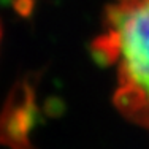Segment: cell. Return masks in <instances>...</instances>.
Returning <instances> with one entry per match:
<instances>
[{
  "label": "cell",
  "instance_id": "6da1fadb",
  "mask_svg": "<svg viewBox=\"0 0 149 149\" xmlns=\"http://www.w3.org/2000/svg\"><path fill=\"white\" fill-rule=\"evenodd\" d=\"M118 63L120 111L149 125V0H120L108 13V32L94 49Z\"/></svg>",
  "mask_w": 149,
  "mask_h": 149
}]
</instances>
